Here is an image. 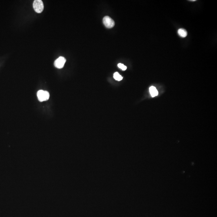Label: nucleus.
<instances>
[{
    "label": "nucleus",
    "instance_id": "f257e3e1",
    "mask_svg": "<svg viewBox=\"0 0 217 217\" xmlns=\"http://www.w3.org/2000/svg\"><path fill=\"white\" fill-rule=\"evenodd\" d=\"M37 97L39 101L43 102L49 99L50 98V94L47 91L40 90L37 93Z\"/></svg>",
    "mask_w": 217,
    "mask_h": 217
},
{
    "label": "nucleus",
    "instance_id": "f03ea898",
    "mask_svg": "<svg viewBox=\"0 0 217 217\" xmlns=\"http://www.w3.org/2000/svg\"><path fill=\"white\" fill-rule=\"evenodd\" d=\"M33 7L37 13H41L44 9V4L41 0H35L33 3Z\"/></svg>",
    "mask_w": 217,
    "mask_h": 217
},
{
    "label": "nucleus",
    "instance_id": "7ed1b4c3",
    "mask_svg": "<svg viewBox=\"0 0 217 217\" xmlns=\"http://www.w3.org/2000/svg\"><path fill=\"white\" fill-rule=\"evenodd\" d=\"M103 23L105 27L108 28H112L115 25L114 21L108 16H105L103 18Z\"/></svg>",
    "mask_w": 217,
    "mask_h": 217
},
{
    "label": "nucleus",
    "instance_id": "20e7f679",
    "mask_svg": "<svg viewBox=\"0 0 217 217\" xmlns=\"http://www.w3.org/2000/svg\"><path fill=\"white\" fill-rule=\"evenodd\" d=\"M66 62V59L64 57L60 56L55 61L54 65L56 68L61 69L64 66Z\"/></svg>",
    "mask_w": 217,
    "mask_h": 217
},
{
    "label": "nucleus",
    "instance_id": "39448f33",
    "mask_svg": "<svg viewBox=\"0 0 217 217\" xmlns=\"http://www.w3.org/2000/svg\"><path fill=\"white\" fill-rule=\"evenodd\" d=\"M149 91L151 96L152 97H154L158 95V91L156 89V87H154V86H151L150 88Z\"/></svg>",
    "mask_w": 217,
    "mask_h": 217
},
{
    "label": "nucleus",
    "instance_id": "423d86ee",
    "mask_svg": "<svg viewBox=\"0 0 217 217\" xmlns=\"http://www.w3.org/2000/svg\"><path fill=\"white\" fill-rule=\"evenodd\" d=\"M179 35L182 38H185L187 35V32L183 29H179L178 31Z\"/></svg>",
    "mask_w": 217,
    "mask_h": 217
},
{
    "label": "nucleus",
    "instance_id": "0eeeda50",
    "mask_svg": "<svg viewBox=\"0 0 217 217\" xmlns=\"http://www.w3.org/2000/svg\"><path fill=\"white\" fill-rule=\"evenodd\" d=\"M113 77L116 81H120L123 79V77L118 72H115L113 75Z\"/></svg>",
    "mask_w": 217,
    "mask_h": 217
},
{
    "label": "nucleus",
    "instance_id": "6e6552de",
    "mask_svg": "<svg viewBox=\"0 0 217 217\" xmlns=\"http://www.w3.org/2000/svg\"><path fill=\"white\" fill-rule=\"evenodd\" d=\"M118 67L123 70H126L127 69L126 66H125L124 64H122V63L118 64Z\"/></svg>",
    "mask_w": 217,
    "mask_h": 217
}]
</instances>
